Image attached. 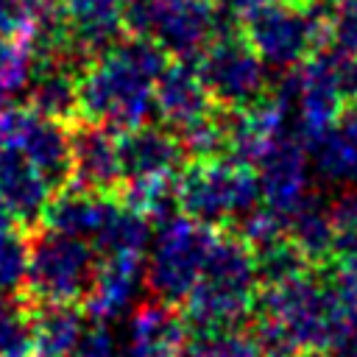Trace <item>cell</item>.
<instances>
[{
  "label": "cell",
  "instance_id": "obj_1",
  "mask_svg": "<svg viewBox=\"0 0 357 357\" xmlns=\"http://www.w3.org/2000/svg\"><path fill=\"white\" fill-rule=\"evenodd\" d=\"M357 335V301L343 296L329 279L310 273L279 284L262 287L257 296L254 337L265 357H298L337 351Z\"/></svg>",
  "mask_w": 357,
  "mask_h": 357
},
{
  "label": "cell",
  "instance_id": "obj_2",
  "mask_svg": "<svg viewBox=\"0 0 357 357\" xmlns=\"http://www.w3.org/2000/svg\"><path fill=\"white\" fill-rule=\"evenodd\" d=\"M167 53L142 36H123L78 73V120L126 134L156 112V81Z\"/></svg>",
  "mask_w": 357,
  "mask_h": 357
},
{
  "label": "cell",
  "instance_id": "obj_3",
  "mask_svg": "<svg viewBox=\"0 0 357 357\" xmlns=\"http://www.w3.org/2000/svg\"><path fill=\"white\" fill-rule=\"evenodd\" d=\"M259 290L254 248L237 231L220 234L201 282L184 298V315L201 332L237 329L257 310Z\"/></svg>",
  "mask_w": 357,
  "mask_h": 357
},
{
  "label": "cell",
  "instance_id": "obj_4",
  "mask_svg": "<svg viewBox=\"0 0 357 357\" xmlns=\"http://www.w3.org/2000/svg\"><path fill=\"white\" fill-rule=\"evenodd\" d=\"M243 33L265 67L293 70L332 42V11L307 0H284L243 22Z\"/></svg>",
  "mask_w": 357,
  "mask_h": 357
},
{
  "label": "cell",
  "instance_id": "obj_5",
  "mask_svg": "<svg viewBox=\"0 0 357 357\" xmlns=\"http://www.w3.org/2000/svg\"><path fill=\"white\" fill-rule=\"evenodd\" d=\"M259 204L257 170L234 159H201L178 173V212L206 226L237 223Z\"/></svg>",
  "mask_w": 357,
  "mask_h": 357
},
{
  "label": "cell",
  "instance_id": "obj_6",
  "mask_svg": "<svg viewBox=\"0 0 357 357\" xmlns=\"http://www.w3.org/2000/svg\"><path fill=\"white\" fill-rule=\"evenodd\" d=\"M98 262L100 259L92 243L42 229L31 237L28 276L20 296L31 307L84 301L92 287Z\"/></svg>",
  "mask_w": 357,
  "mask_h": 357
},
{
  "label": "cell",
  "instance_id": "obj_7",
  "mask_svg": "<svg viewBox=\"0 0 357 357\" xmlns=\"http://www.w3.org/2000/svg\"><path fill=\"white\" fill-rule=\"evenodd\" d=\"M218 237L220 231L215 226L192 220L181 212L159 223L151 257L145 262V284L153 298L167 304L184 301L201 282Z\"/></svg>",
  "mask_w": 357,
  "mask_h": 357
},
{
  "label": "cell",
  "instance_id": "obj_8",
  "mask_svg": "<svg viewBox=\"0 0 357 357\" xmlns=\"http://www.w3.org/2000/svg\"><path fill=\"white\" fill-rule=\"evenodd\" d=\"M126 33L153 39L167 56L198 59L220 28L215 0H128Z\"/></svg>",
  "mask_w": 357,
  "mask_h": 357
},
{
  "label": "cell",
  "instance_id": "obj_9",
  "mask_svg": "<svg viewBox=\"0 0 357 357\" xmlns=\"http://www.w3.org/2000/svg\"><path fill=\"white\" fill-rule=\"evenodd\" d=\"M201 78L223 112L245 109L268 95L265 61L248 45L243 28H229L215 33V39L195 59Z\"/></svg>",
  "mask_w": 357,
  "mask_h": 357
},
{
  "label": "cell",
  "instance_id": "obj_10",
  "mask_svg": "<svg viewBox=\"0 0 357 357\" xmlns=\"http://www.w3.org/2000/svg\"><path fill=\"white\" fill-rule=\"evenodd\" d=\"M0 151L20 153L53 187L73 178V131L61 120H50L33 109H0Z\"/></svg>",
  "mask_w": 357,
  "mask_h": 357
},
{
  "label": "cell",
  "instance_id": "obj_11",
  "mask_svg": "<svg viewBox=\"0 0 357 357\" xmlns=\"http://www.w3.org/2000/svg\"><path fill=\"white\" fill-rule=\"evenodd\" d=\"M287 106L276 95H265L262 100L226 112V131H229V148L226 153L248 167H259L265 156L287 137Z\"/></svg>",
  "mask_w": 357,
  "mask_h": 357
},
{
  "label": "cell",
  "instance_id": "obj_12",
  "mask_svg": "<svg viewBox=\"0 0 357 357\" xmlns=\"http://www.w3.org/2000/svg\"><path fill=\"white\" fill-rule=\"evenodd\" d=\"M126 181L120 159V134L95 123H81L73 128V184L112 192Z\"/></svg>",
  "mask_w": 357,
  "mask_h": 357
},
{
  "label": "cell",
  "instance_id": "obj_13",
  "mask_svg": "<svg viewBox=\"0 0 357 357\" xmlns=\"http://www.w3.org/2000/svg\"><path fill=\"white\" fill-rule=\"evenodd\" d=\"M190 321L167 301H142L128 318L126 357H181Z\"/></svg>",
  "mask_w": 357,
  "mask_h": 357
},
{
  "label": "cell",
  "instance_id": "obj_14",
  "mask_svg": "<svg viewBox=\"0 0 357 357\" xmlns=\"http://www.w3.org/2000/svg\"><path fill=\"white\" fill-rule=\"evenodd\" d=\"M307 145L298 137H284L257 167L262 204L290 218L307 201Z\"/></svg>",
  "mask_w": 357,
  "mask_h": 357
},
{
  "label": "cell",
  "instance_id": "obj_15",
  "mask_svg": "<svg viewBox=\"0 0 357 357\" xmlns=\"http://www.w3.org/2000/svg\"><path fill=\"white\" fill-rule=\"evenodd\" d=\"M142 279H145L142 254L100 257L92 287L84 298V315H89L92 324H114L134 304Z\"/></svg>",
  "mask_w": 357,
  "mask_h": 357
},
{
  "label": "cell",
  "instance_id": "obj_16",
  "mask_svg": "<svg viewBox=\"0 0 357 357\" xmlns=\"http://www.w3.org/2000/svg\"><path fill=\"white\" fill-rule=\"evenodd\" d=\"M215 106L195 59H176L156 81V114L170 131H181Z\"/></svg>",
  "mask_w": 357,
  "mask_h": 357
},
{
  "label": "cell",
  "instance_id": "obj_17",
  "mask_svg": "<svg viewBox=\"0 0 357 357\" xmlns=\"http://www.w3.org/2000/svg\"><path fill=\"white\" fill-rule=\"evenodd\" d=\"M120 159H123L126 181L148 178V176H178L184 162V148L176 131L159 126H139L120 134Z\"/></svg>",
  "mask_w": 357,
  "mask_h": 357
},
{
  "label": "cell",
  "instance_id": "obj_18",
  "mask_svg": "<svg viewBox=\"0 0 357 357\" xmlns=\"http://www.w3.org/2000/svg\"><path fill=\"white\" fill-rule=\"evenodd\" d=\"M114 195L112 192H95L78 184H64L47 204L42 223L50 231L59 234H70V237H81L86 243L95 240V234L100 231V226L106 223L112 206H114Z\"/></svg>",
  "mask_w": 357,
  "mask_h": 357
},
{
  "label": "cell",
  "instance_id": "obj_19",
  "mask_svg": "<svg viewBox=\"0 0 357 357\" xmlns=\"http://www.w3.org/2000/svg\"><path fill=\"white\" fill-rule=\"evenodd\" d=\"M50 192L53 184L36 167H31L14 151H0V195L17 226H31L42 220L53 198Z\"/></svg>",
  "mask_w": 357,
  "mask_h": 357
},
{
  "label": "cell",
  "instance_id": "obj_20",
  "mask_svg": "<svg viewBox=\"0 0 357 357\" xmlns=\"http://www.w3.org/2000/svg\"><path fill=\"white\" fill-rule=\"evenodd\" d=\"M78 73L81 67L64 59H39L28 89V109L50 120H78Z\"/></svg>",
  "mask_w": 357,
  "mask_h": 357
},
{
  "label": "cell",
  "instance_id": "obj_21",
  "mask_svg": "<svg viewBox=\"0 0 357 357\" xmlns=\"http://www.w3.org/2000/svg\"><path fill=\"white\" fill-rule=\"evenodd\" d=\"M324 178L335 184L357 181V98L346 100L337 123L315 145L307 148Z\"/></svg>",
  "mask_w": 357,
  "mask_h": 357
},
{
  "label": "cell",
  "instance_id": "obj_22",
  "mask_svg": "<svg viewBox=\"0 0 357 357\" xmlns=\"http://www.w3.org/2000/svg\"><path fill=\"white\" fill-rule=\"evenodd\" d=\"M33 357H73L84 337V312L75 304L31 307Z\"/></svg>",
  "mask_w": 357,
  "mask_h": 357
},
{
  "label": "cell",
  "instance_id": "obj_23",
  "mask_svg": "<svg viewBox=\"0 0 357 357\" xmlns=\"http://www.w3.org/2000/svg\"><path fill=\"white\" fill-rule=\"evenodd\" d=\"M287 237L298 245L310 265H329L337 243L329 204L318 195H307V201L287 218Z\"/></svg>",
  "mask_w": 357,
  "mask_h": 357
},
{
  "label": "cell",
  "instance_id": "obj_24",
  "mask_svg": "<svg viewBox=\"0 0 357 357\" xmlns=\"http://www.w3.org/2000/svg\"><path fill=\"white\" fill-rule=\"evenodd\" d=\"M151 240V220L128 209L123 201H114L106 223L92 240V248L100 257H117V254H145V245Z\"/></svg>",
  "mask_w": 357,
  "mask_h": 357
},
{
  "label": "cell",
  "instance_id": "obj_25",
  "mask_svg": "<svg viewBox=\"0 0 357 357\" xmlns=\"http://www.w3.org/2000/svg\"><path fill=\"white\" fill-rule=\"evenodd\" d=\"M120 201L134 209L137 215L165 223L173 215H178V176H148V178H131L123 184Z\"/></svg>",
  "mask_w": 357,
  "mask_h": 357
},
{
  "label": "cell",
  "instance_id": "obj_26",
  "mask_svg": "<svg viewBox=\"0 0 357 357\" xmlns=\"http://www.w3.org/2000/svg\"><path fill=\"white\" fill-rule=\"evenodd\" d=\"M36 47L25 39L0 36V109L11 106V100L31 89L36 73Z\"/></svg>",
  "mask_w": 357,
  "mask_h": 357
},
{
  "label": "cell",
  "instance_id": "obj_27",
  "mask_svg": "<svg viewBox=\"0 0 357 357\" xmlns=\"http://www.w3.org/2000/svg\"><path fill=\"white\" fill-rule=\"evenodd\" d=\"M257 254V276H259V284L262 287H279V284H287V282H296L301 276L310 273V259L298 251V245L284 237L273 245H265Z\"/></svg>",
  "mask_w": 357,
  "mask_h": 357
},
{
  "label": "cell",
  "instance_id": "obj_28",
  "mask_svg": "<svg viewBox=\"0 0 357 357\" xmlns=\"http://www.w3.org/2000/svg\"><path fill=\"white\" fill-rule=\"evenodd\" d=\"M0 357H33L31 304L0 293Z\"/></svg>",
  "mask_w": 357,
  "mask_h": 357
},
{
  "label": "cell",
  "instance_id": "obj_29",
  "mask_svg": "<svg viewBox=\"0 0 357 357\" xmlns=\"http://www.w3.org/2000/svg\"><path fill=\"white\" fill-rule=\"evenodd\" d=\"M176 137H178V142L184 148V156H190L192 162L218 159L229 148L226 112L223 109H212L209 114H204L195 123H190L181 131H176Z\"/></svg>",
  "mask_w": 357,
  "mask_h": 357
},
{
  "label": "cell",
  "instance_id": "obj_30",
  "mask_svg": "<svg viewBox=\"0 0 357 357\" xmlns=\"http://www.w3.org/2000/svg\"><path fill=\"white\" fill-rule=\"evenodd\" d=\"M28 257H31V237L22 226H11L0 231V293L17 296L25 287L28 276Z\"/></svg>",
  "mask_w": 357,
  "mask_h": 357
},
{
  "label": "cell",
  "instance_id": "obj_31",
  "mask_svg": "<svg viewBox=\"0 0 357 357\" xmlns=\"http://www.w3.org/2000/svg\"><path fill=\"white\" fill-rule=\"evenodd\" d=\"M192 357H265V351L257 343L254 332L237 326V329L201 332L198 343L192 346Z\"/></svg>",
  "mask_w": 357,
  "mask_h": 357
},
{
  "label": "cell",
  "instance_id": "obj_32",
  "mask_svg": "<svg viewBox=\"0 0 357 357\" xmlns=\"http://www.w3.org/2000/svg\"><path fill=\"white\" fill-rule=\"evenodd\" d=\"M237 234H240L254 251H259V248L273 245V243H279V240L287 237V218L279 215L276 209L259 204L257 209H251L245 218L237 220Z\"/></svg>",
  "mask_w": 357,
  "mask_h": 357
},
{
  "label": "cell",
  "instance_id": "obj_33",
  "mask_svg": "<svg viewBox=\"0 0 357 357\" xmlns=\"http://www.w3.org/2000/svg\"><path fill=\"white\" fill-rule=\"evenodd\" d=\"M332 50L340 56H354L357 53V0L343 3L340 8L332 11Z\"/></svg>",
  "mask_w": 357,
  "mask_h": 357
},
{
  "label": "cell",
  "instance_id": "obj_34",
  "mask_svg": "<svg viewBox=\"0 0 357 357\" xmlns=\"http://www.w3.org/2000/svg\"><path fill=\"white\" fill-rule=\"evenodd\" d=\"M329 209H332V223H335V234H337L335 251L343 245H354L357 243V192L337 195L329 204Z\"/></svg>",
  "mask_w": 357,
  "mask_h": 357
},
{
  "label": "cell",
  "instance_id": "obj_35",
  "mask_svg": "<svg viewBox=\"0 0 357 357\" xmlns=\"http://www.w3.org/2000/svg\"><path fill=\"white\" fill-rule=\"evenodd\" d=\"M75 354L78 357H117V337L109 329V324L86 326Z\"/></svg>",
  "mask_w": 357,
  "mask_h": 357
},
{
  "label": "cell",
  "instance_id": "obj_36",
  "mask_svg": "<svg viewBox=\"0 0 357 357\" xmlns=\"http://www.w3.org/2000/svg\"><path fill=\"white\" fill-rule=\"evenodd\" d=\"M215 3H218V11H220L223 17H229V20L237 22V25H243L248 17L259 14V11L268 8V6L284 3V0H215Z\"/></svg>",
  "mask_w": 357,
  "mask_h": 357
},
{
  "label": "cell",
  "instance_id": "obj_37",
  "mask_svg": "<svg viewBox=\"0 0 357 357\" xmlns=\"http://www.w3.org/2000/svg\"><path fill=\"white\" fill-rule=\"evenodd\" d=\"M343 89L346 98H357V53L354 56H343Z\"/></svg>",
  "mask_w": 357,
  "mask_h": 357
},
{
  "label": "cell",
  "instance_id": "obj_38",
  "mask_svg": "<svg viewBox=\"0 0 357 357\" xmlns=\"http://www.w3.org/2000/svg\"><path fill=\"white\" fill-rule=\"evenodd\" d=\"M335 357H357V335L349 337V340L335 351Z\"/></svg>",
  "mask_w": 357,
  "mask_h": 357
},
{
  "label": "cell",
  "instance_id": "obj_39",
  "mask_svg": "<svg viewBox=\"0 0 357 357\" xmlns=\"http://www.w3.org/2000/svg\"><path fill=\"white\" fill-rule=\"evenodd\" d=\"M11 226H17V220L11 218V212H8V206H6V201L0 195V231L3 229H11Z\"/></svg>",
  "mask_w": 357,
  "mask_h": 357
},
{
  "label": "cell",
  "instance_id": "obj_40",
  "mask_svg": "<svg viewBox=\"0 0 357 357\" xmlns=\"http://www.w3.org/2000/svg\"><path fill=\"white\" fill-rule=\"evenodd\" d=\"M307 3H312V6H318V8H340L343 3H349V0H307Z\"/></svg>",
  "mask_w": 357,
  "mask_h": 357
},
{
  "label": "cell",
  "instance_id": "obj_41",
  "mask_svg": "<svg viewBox=\"0 0 357 357\" xmlns=\"http://www.w3.org/2000/svg\"><path fill=\"white\" fill-rule=\"evenodd\" d=\"M298 357H326V354H318V351H310V354H298Z\"/></svg>",
  "mask_w": 357,
  "mask_h": 357
},
{
  "label": "cell",
  "instance_id": "obj_42",
  "mask_svg": "<svg viewBox=\"0 0 357 357\" xmlns=\"http://www.w3.org/2000/svg\"><path fill=\"white\" fill-rule=\"evenodd\" d=\"M73 357H78V354H73Z\"/></svg>",
  "mask_w": 357,
  "mask_h": 357
},
{
  "label": "cell",
  "instance_id": "obj_43",
  "mask_svg": "<svg viewBox=\"0 0 357 357\" xmlns=\"http://www.w3.org/2000/svg\"><path fill=\"white\" fill-rule=\"evenodd\" d=\"M190 357H192V354H190Z\"/></svg>",
  "mask_w": 357,
  "mask_h": 357
}]
</instances>
